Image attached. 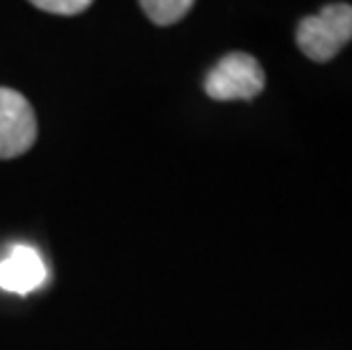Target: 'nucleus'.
<instances>
[{
    "mask_svg": "<svg viewBox=\"0 0 352 350\" xmlns=\"http://www.w3.org/2000/svg\"><path fill=\"white\" fill-rule=\"evenodd\" d=\"M48 278L41 255L30 245H14L12 252L0 262V289L25 296L39 289Z\"/></svg>",
    "mask_w": 352,
    "mask_h": 350,
    "instance_id": "nucleus-3",
    "label": "nucleus"
},
{
    "mask_svg": "<svg viewBox=\"0 0 352 350\" xmlns=\"http://www.w3.org/2000/svg\"><path fill=\"white\" fill-rule=\"evenodd\" d=\"M139 7L155 25L166 28L182 21L193 10V3L191 0H144Z\"/></svg>",
    "mask_w": 352,
    "mask_h": 350,
    "instance_id": "nucleus-5",
    "label": "nucleus"
},
{
    "mask_svg": "<svg viewBox=\"0 0 352 350\" xmlns=\"http://www.w3.org/2000/svg\"><path fill=\"white\" fill-rule=\"evenodd\" d=\"M36 116L30 100L16 89L0 87V160L25 155L36 141Z\"/></svg>",
    "mask_w": 352,
    "mask_h": 350,
    "instance_id": "nucleus-2",
    "label": "nucleus"
},
{
    "mask_svg": "<svg viewBox=\"0 0 352 350\" xmlns=\"http://www.w3.org/2000/svg\"><path fill=\"white\" fill-rule=\"evenodd\" d=\"M36 10L57 14V17H76L91 7V0H34Z\"/></svg>",
    "mask_w": 352,
    "mask_h": 350,
    "instance_id": "nucleus-7",
    "label": "nucleus"
},
{
    "mask_svg": "<svg viewBox=\"0 0 352 350\" xmlns=\"http://www.w3.org/2000/svg\"><path fill=\"white\" fill-rule=\"evenodd\" d=\"M296 41L302 53L314 62H329L339 55V50L346 46L341 36L327 25V21L320 14L305 17L296 30Z\"/></svg>",
    "mask_w": 352,
    "mask_h": 350,
    "instance_id": "nucleus-4",
    "label": "nucleus"
},
{
    "mask_svg": "<svg viewBox=\"0 0 352 350\" xmlns=\"http://www.w3.org/2000/svg\"><path fill=\"white\" fill-rule=\"evenodd\" d=\"M266 76L259 62L248 53H230L212 66L205 78V94L209 98L252 100L264 91Z\"/></svg>",
    "mask_w": 352,
    "mask_h": 350,
    "instance_id": "nucleus-1",
    "label": "nucleus"
},
{
    "mask_svg": "<svg viewBox=\"0 0 352 350\" xmlns=\"http://www.w3.org/2000/svg\"><path fill=\"white\" fill-rule=\"evenodd\" d=\"M318 14L327 21V25L341 36L343 43H348L352 39V5L332 3V5H325Z\"/></svg>",
    "mask_w": 352,
    "mask_h": 350,
    "instance_id": "nucleus-6",
    "label": "nucleus"
}]
</instances>
